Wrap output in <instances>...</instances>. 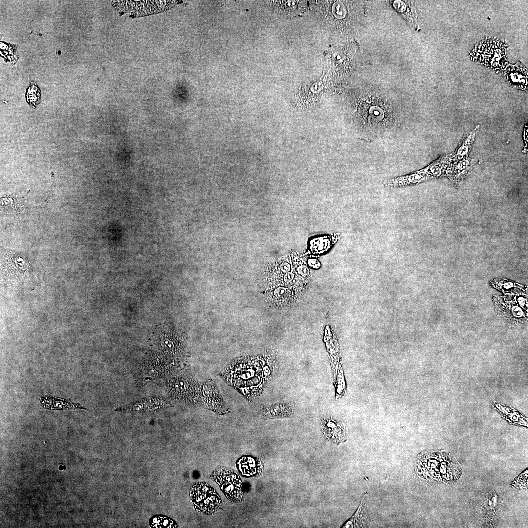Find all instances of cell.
<instances>
[{
  "label": "cell",
  "instance_id": "cell-1",
  "mask_svg": "<svg viewBox=\"0 0 528 528\" xmlns=\"http://www.w3.org/2000/svg\"><path fill=\"white\" fill-rule=\"evenodd\" d=\"M261 361L251 358L238 359L218 375L245 398L252 399L263 391L272 374L270 366Z\"/></svg>",
  "mask_w": 528,
  "mask_h": 528
},
{
  "label": "cell",
  "instance_id": "cell-2",
  "mask_svg": "<svg viewBox=\"0 0 528 528\" xmlns=\"http://www.w3.org/2000/svg\"><path fill=\"white\" fill-rule=\"evenodd\" d=\"M415 470L426 480L449 482L459 479L461 466L453 456L443 452H423L418 456Z\"/></svg>",
  "mask_w": 528,
  "mask_h": 528
},
{
  "label": "cell",
  "instance_id": "cell-3",
  "mask_svg": "<svg viewBox=\"0 0 528 528\" xmlns=\"http://www.w3.org/2000/svg\"><path fill=\"white\" fill-rule=\"evenodd\" d=\"M169 393L176 400L189 406L202 403L201 385L189 373L175 374L167 381Z\"/></svg>",
  "mask_w": 528,
  "mask_h": 528
},
{
  "label": "cell",
  "instance_id": "cell-4",
  "mask_svg": "<svg viewBox=\"0 0 528 528\" xmlns=\"http://www.w3.org/2000/svg\"><path fill=\"white\" fill-rule=\"evenodd\" d=\"M360 111L363 118L366 119L368 127L373 129L388 126L392 123L393 117L388 104L377 97L369 96L363 99L361 103Z\"/></svg>",
  "mask_w": 528,
  "mask_h": 528
},
{
  "label": "cell",
  "instance_id": "cell-5",
  "mask_svg": "<svg viewBox=\"0 0 528 528\" xmlns=\"http://www.w3.org/2000/svg\"><path fill=\"white\" fill-rule=\"evenodd\" d=\"M190 498L196 510L208 515L215 512L222 504V501L215 490L202 482L192 485Z\"/></svg>",
  "mask_w": 528,
  "mask_h": 528
},
{
  "label": "cell",
  "instance_id": "cell-6",
  "mask_svg": "<svg viewBox=\"0 0 528 528\" xmlns=\"http://www.w3.org/2000/svg\"><path fill=\"white\" fill-rule=\"evenodd\" d=\"M211 477L230 501L234 503L242 502V484L237 474L225 468H219L212 473Z\"/></svg>",
  "mask_w": 528,
  "mask_h": 528
},
{
  "label": "cell",
  "instance_id": "cell-7",
  "mask_svg": "<svg viewBox=\"0 0 528 528\" xmlns=\"http://www.w3.org/2000/svg\"><path fill=\"white\" fill-rule=\"evenodd\" d=\"M173 1L158 0L117 1L114 6L124 12L135 16H144L160 12L169 8Z\"/></svg>",
  "mask_w": 528,
  "mask_h": 528
},
{
  "label": "cell",
  "instance_id": "cell-8",
  "mask_svg": "<svg viewBox=\"0 0 528 528\" xmlns=\"http://www.w3.org/2000/svg\"><path fill=\"white\" fill-rule=\"evenodd\" d=\"M2 270L9 279L18 281L25 280L29 275V263L22 256L11 251L3 254Z\"/></svg>",
  "mask_w": 528,
  "mask_h": 528
},
{
  "label": "cell",
  "instance_id": "cell-9",
  "mask_svg": "<svg viewBox=\"0 0 528 528\" xmlns=\"http://www.w3.org/2000/svg\"><path fill=\"white\" fill-rule=\"evenodd\" d=\"M202 403L219 416L229 413L230 410L223 400L214 382L209 379L201 385Z\"/></svg>",
  "mask_w": 528,
  "mask_h": 528
},
{
  "label": "cell",
  "instance_id": "cell-10",
  "mask_svg": "<svg viewBox=\"0 0 528 528\" xmlns=\"http://www.w3.org/2000/svg\"><path fill=\"white\" fill-rule=\"evenodd\" d=\"M489 47L488 49L485 42H483L477 46L476 50V55L481 63H483L485 60L487 61L484 64L487 66H493L495 67L500 65L503 63L501 60L503 58L506 59L505 53L506 49L502 45L501 42H494V41L488 40Z\"/></svg>",
  "mask_w": 528,
  "mask_h": 528
},
{
  "label": "cell",
  "instance_id": "cell-11",
  "mask_svg": "<svg viewBox=\"0 0 528 528\" xmlns=\"http://www.w3.org/2000/svg\"><path fill=\"white\" fill-rule=\"evenodd\" d=\"M168 405L163 399L151 397L136 401L130 404L117 408L116 411L142 412L154 411Z\"/></svg>",
  "mask_w": 528,
  "mask_h": 528
},
{
  "label": "cell",
  "instance_id": "cell-12",
  "mask_svg": "<svg viewBox=\"0 0 528 528\" xmlns=\"http://www.w3.org/2000/svg\"><path fill=\"white\" fill-rule=\"evenodd\" d=\"M322 432L332 442L338 444L346 440L344 427L333 420H322Z\"/></svg>",
  "mask_w": 528,
  "mask_h": 528
},
{
  "label": "cell",
  "instance_id": "cell-13",
  "mask_svg": "<svg viewBox=\"0 0 528 528\" xmlns=\"http://www.w3.org/2000/svg\"><path fill=\"white\" fill-rule=\"evenodd\" d=\"M239 472L243 476L251 477L260 474L263 468L262 462L252 456H243L237 462Z\"/></svg>",
  "mask_w": 528,
  "mask_h": 528
},
{
  "label": "cell",
  "instance_id": "cell-14",
  "mask_svg": "<svg viewBox=\"0 0 528 528\" xmlns=\"http://www.w3.org/2000/svg\"><path fill=\"white\" fill-rule=\"evenodd\" d=\"M474 163L467 157L457 159L453 164L449 165L446 174L453 180L460 181L467 175Z\"/></svg>",
  "mask_w": 528,
  "mask_h": 528
},
{
  "label": "cell",
  "instance_id": "cell-15",
  "mask_svg": "<svg viewBox=\"0 0 528 528\" xmlns=\"http://www.w3.org/2000/svg\"><path fill=\"white\" fill-rule=\"evenodd\" d=\"M40 402L44 408L49 410H62L71 409H87L82 406L80 404L73 403L69 400L54 397L51 396H44L41 397Z\"/></svg>",
  "mask_w": 528,
  "mask_h": 528
},
{
  "label": "cell",
  "instance_id": "cell-16",
  "mask_svg": "<svg viewBox=\"0 0 528 528\" xmlns=\"http://www.w3.org/2000/svg\"><path fill=\"white\" fill-rule=\"evenodd\" d=\"M368 521L369 515L366 502V495H364L356 512L343 526L342 528L366 527Z\"/></svg>",
  "mask_w": 528,
  "mask_h": 528
},
{
  "label": "cell",
  "instance_id": "cell-17",
  "mask_svg": "<svg viewBox=\"0 0 528 528\" xmlns=\"http://www.w3.org/2000/svg\"><path fill=\"white\" fill-rule=\"evenodd\" d=\"M262 413L268 418H280L289 417L293 414V408L288 404H277L270 407L262 406Z\"/></svg>",
  "mask_w": 528,
  "mask_h": 528
},
{
  "label": "cell",
  "instance_id": "cell-18",
  "mask_svg": "<svg viewBox=\"0 0 528 528\" xmlns=\"http://www.w3.org/2000/svg\"><path fill=\"white\" fill-rule=\"evenodd\" d=\"M476 131L477 128H475L464 139L462 144L455 152L454 156L456 160L467 157L466 156L471 149Z\"/></svg>",
  "mask_w": 528,
  "mask_h": 528
},
{
  "label": "cell",
  "instance_id": "cell-19",
  "mask_svg": "<svg viewBox=\"0 0 528 528\" xmlns=\"http://www.w3.org/2000/svg\"><path fill=\"white\" fill-rule=\"evenodd\" d=\"M517 66L516 69L515 66H513V69L509 70V74H507L509 80H511V82L516 85H519L521 88L526 87V84L527 85V73H523V68L520 69L521 66Z\"/></svg>",
  "mask_w": 528,
  "mask_h": 528
},
{
  "label": "cell",
  "instance_id": "cell-20",
  "mask_svg": "<svg viewBox=\"0 0 528 528\" xmlns=\"http://www.w3.org/2000/svg\"><path fill=\"white\" fill-rule=\"evenodd\" d=\"M150 525L155 528H177L176 523L172 519L164 516L156 515L150 520Z\"/></svg>",
  "mask_w": 528,
  "mask_h": 528
},
{
  "label": "cell",
  "instance_id": "cell-21",
  "mask_svg": "<svg viewBox=\"0 0 528 528\" xmlns=\"http://www.w3.org/2000/svg\"><path fill=\"white\" fill-rule=\"evenodd\" d=\"M26 101L33 108H36L41 99V93L39 88L34 84L28 87L26 94Z\"/></svg>",
  "mask_w": 528,
  "mask_h": 528
}]
</instances>
